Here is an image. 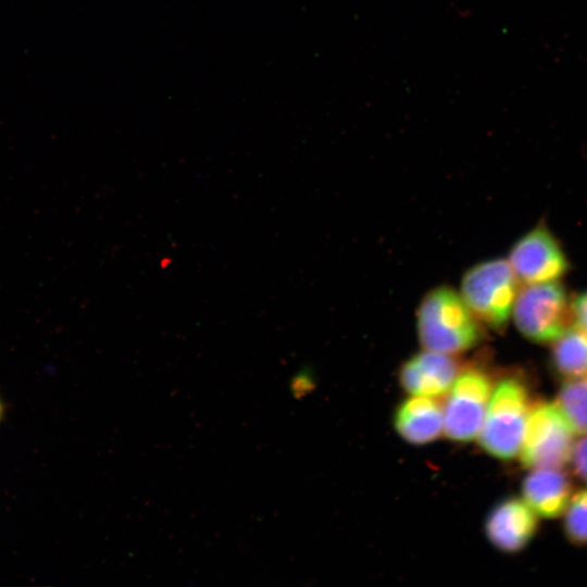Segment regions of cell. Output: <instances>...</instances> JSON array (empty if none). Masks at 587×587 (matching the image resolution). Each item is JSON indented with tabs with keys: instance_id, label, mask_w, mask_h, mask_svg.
<instances>
[{
	"instance_id": "cell-14",
	"label": "cell",
	"mask_w": 587,
	"mask_h": 587,
	"mask_svg": "<svg viewBox=\"0 0 587 587\" xmlns=\"http://www.w3.org/2000/svg\"><path fill=\"white\" fill-rule=\"evenodd\" d=\"M561 517L565 539L574 546H587V487L573 492Z\"/></svg>"
},
{
	"instance_id": "cell-6",
	"label": "cell",
	"mask_w": 587,
	"mask_h": 587,
	"mask_svg": "<svg viewBox=\"0 0 587 587\" xmlns=\"http://www.w3.org/2000/svg\"><path fill=\"white\" fill-rule=\"evenodd\" d=\"M491 390L484 370L467 366L459 372L442 409L444 432L449 439L469 442L478 436Z\"/></svg>"
},
{
	"instance_id": "cell-12",
	"label": "cell",
	"mask_w": 587,
	"mask_h": 587,
	"mask_svg": "<svg viewBox=\"0 0 587 587\" xmlns=\"http://www.w3.org/2000/svg\"><path fill=\"white\" fill-rule=\"evenodd\" d=\"M550 345V365L561 380L587 376L586 333L572 326Z\"/></svg>"
},
{
	"instance_id": "cell-8",
	"label": "cell",
	"mask_w": 587,
	"mask_h": 587,
	"mask_svg": "<svg viewBox=\"0 0 587 587\" xmlns=\"http://www.w3.org/2000/svg\"><path fill=\"white\" fill-rule=\"evenodd\" d=\"M538 517L523 498H507L497 503L487 516V538L502 552H519L536 536Z\"/></svg>"
},
{
	"instance_id": "cell-16",
	"label": "cell",
	"mask_w": 587,
	"mask_h": 587,
	"mask_svg": "<svg viewBox=\"0 0 587 587\" xmlns=\"http://www.w3.org/2000/svg\"><path fill=\"white\" fill-rule=\"evenodd\" d=\"M572 326L587 334V290L571 299Z\"/></svg>"
},
{
	"instance_id": "cell-15",
	"label": "cell",
	"mask_w": 587,
	"mask_h": 587,
	"mask_svg": "<svg viewBox=\"0 0 587 587\" xmlns=\"http://www.w3.org/2000/svg\"><path fill=\"white\" fill-rule=\"evenodd\" d=\"M575 440L569 465L573 475L587 486V434Z\"/></svg>"
},
{
	"instance_id": "cell-13",
	"label": "cell",
	"mask_w": 587,
	"mask_h": 587,
	"mask_svg": "<svg viewBox=\"0 0 587 587\" xmlns=\"http://www.w3.org/2000/svg\"><path fill=\"white\" fill-rule=\"evenodd\" d=\"M554 402L577 436L587 434V376L562 380Z\"/></svg>"
},
{
	"instance_id": "cell-11",
	"label": "cell",
	"mask_w": 587,
	"mask_h": 587,
	"mask_svg": "<svg viewBox=\"0 0 587 587\" xmlns=\"http://www.w3.org/2000/svg\"><path fill=\"white\" fill-rule=\"evenodd\" d=\"M394 425L402 439L412 445H426L444 430V413L434 398L412 396L397 408Z\"/></svg>"
},
{
	"instance_id": "cell-17",
	"label": "cell",
	"mask_w": 587,
	"mask_h": 587,
	"mask_svg": "<svg viewBox=\"0 0 587 587\" xmlns=\"http://www.w3.org/2000/svg\"><path fill=\"white\" fill-rule=\"evenodd\" d=\"M4 413H5V404L0 396V423L3 420Z\"/></svg>"
},
{
	"instance_id": "cell-7",
	"label": "cell",
	"mask_w": 587,
	"mask_h": 587,
	"mask_svg": "<svg viewBox=\"0 0 587 587\" xmlns=\"http://www.w3.org/2000/svg\"><path fill=\"white\" fill-rule=\"evenodd\" d=\"M508 262L523 285L559 280L570 270L561 243L545 223H538L513 245Z\"/></svg>"
},
{
	"instance_id": "cell-4",
	"label": "cell",
	"mask_w": 587,
	"mask_h": 587,
	"mask_svg": "<svg viewBox=\"0 0 587 587\" xmlns=\"http://www.w3.org/2000/svg\"><path fill=\"white\" fill-rule=\"evenodd\" d=\"M511 317L529 341L551 344L572 327L571 298L559 280L523 285Z\"/></svg>"
},
{
	"instance_id": "cell-10",
	"label": "cell",
	"mask_w": 587,
	"mask_h": 587,
	"mask_svg": "<svg viewBox=\"0 0 587 587\" xmlns=\"http://www.w3.org/2000/svg\"><path fill=\"white\" fill-rule=\"evenodd\" d=\"M574 491L572 477L564 467L530 469L522 483V498L544 519L560 517Z\"/></svg>"
},
{
	"instance_id": "cell-9",
	"label": "cell",
	"mask_w": 587,
	"mask_h": 587,
	"mask_svg": "<svg viewBox=\"0 0 587 587\" xmlns=\"http://www.w3.org/2000/svg\"><path fill=\"white\" fill-rule=\"evenodd\" d=\"M460 370L454 354L424 349L402 364L399 379L411 396L436 398L449 391Z\"/></svg>"
},
{
	"instance_id": "cell-2",
	"label": "cell",
	"mask_w": 587,
	"mask_h": 587,
	"mask_svg": "<svg viewBox=\"0 0 587 587\" xmlns=\"http://www.w3.org/2000/svg\"><path fill=\"white\" fill-rule=\"evenodd\" d=\"M494 387L477 437L489 455L507 461L519 457L534 402L527 384L519 375H507Z\"/></svg>"
},
{
	"instance_id": "cell-1",
	"label": "cell",
	"mask_w": 587,
	"mask_h": 587,
	"mask_svg": "<svg viewBox=\"0 0 587 587\" xmlns=\"http://www.w3.org/2000/svg\"><path fill=\"white\" fill-rule=\"evenodd\" d=\"M419 340L423 349L455 354L476 346L483 325L453 288L439 286L422 299L416 313Z\"/></svg>"
},
{
	"instance_id": "cell-5",
	"label": "cell",
	"mask_w": 587,
	"mask_h": 587,
	"mask_svg": "<svg viewBox=\"0 0 587 587\" xmlns=\"http://www.w3.org/2000/svg\"><path fill=\"white\" fill-rule=\"evenodd\" d=\"M577 434L554 400L534 402L525 425L520 460L525 467H565Z\"/></svg>"
},
{
	"instance_id": "cell-3",
	"label": "cell",
	"mask_w": 587,
	"mask_h": 587,
	"mask_svg": "<svg viewBox=\"0 0 587 587\" xmlns=\"http://www.w3.org/2000/svg\"><path fill=\"white\" fill-rule=\"evenodd\" d=\"M520 289L508 260L492 259L469 268L460 295L476 320L494 330H503L512 315Z\"/></svg>"
}]
</instances>
